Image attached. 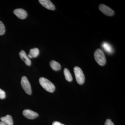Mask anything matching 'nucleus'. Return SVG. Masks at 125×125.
I'll use <instances>...</instances> for the list:
<instances>
[{
	"mask_svg": "<svg viewBox=\"0 0 125 125\" xmlns=\"http://www.w3.org/2000/svg\"><path fill=\"white\" fill-rule=\"evenodd\" d=\"M39 82L40 85L47 92L53 93L55 91V85L46 78L41 77L39 79Z\"/></svg>",
	"mask_w": 125,
	"mask_h": 125,
	"instance_id": "obj_1",
	"label": "nucleus"
},
{
	"mask_svg": "<svg viewBox=\"0 0 125 125\" xmlns=\"http://www.w3.org/2000/svg\"><path fill=\"white\" fill-rule=\"evenodd\" d=\"M94 56L95 60L98 64L103 66L106 64V59L104 52L102 49H97L94 52Z\"/></svg>",
	"mask_w": 125,
	"mask_h": 125,
	"instance_id": "obj_2",
	"label": "nucleus"
},
{
	"mask_svg": "<svg viewBox=\"0 0 125 125\" xmlns=\"http://www.w3.org/2000/svg\"><path fill=\"white\" fill-rule=\"evenodd\" d=\"M74 73L76 81L79 84L82 85L85 81V76L83 71L78 66H75L74 69Z\"/></svg>",
	"mask_w": 125,
	"mask_h": 125,
	"instance_id": "obj_3",
	"label": "nucleus"
},
{
	"mask_svg": "<svg viewBox=\"0 0 125 125\" xmlns=\"http://www.w3.org/2000/svg\"><path fill=\"white\" fill-rule=\"evenodd\" d=\"M21 83L25 93L29 95H31L32 91L31 84L26 76H23L22 77Z\"/></svg>",
	"mask_w": 125,
	"mask_h": 125,
	"instance_id": "obj_4",
	"label": "nucleus"
},
{
	"mask_svg": "<svg viewBox=\"0 0 125 125\" xmlns=\"http://www.w3.org/2000/svg\"><path fill=\"white\" fill-rule=\"evenodd\" d=\"M99 8L100 11L105 15L112 16L114 14V12L113 10L106 5L101 4L99 5Z\"/></svg>",
	"mask_w": 125,
	"mask_h": 125,
	"instance_id": "obj_5",
	"label": "nucleus"
},
{
	"mask_svg": "<svg viewBox=\"0 0 125 125\" xmlns=\"http://www.w3.org/2000/svg\"><path fill=\"white\" fill-rule=\"evenodd\" d=\"M23 114L25 117L29 119H35L39 116L37 113L30 109H25L24 110Z\"/></svg>",
	"mask_w": 125,
	"mask_h": 125,
	"instance_id": "obj_6",
	"label": "nucleus"
},
{
	"mask_svg": "<svg viewBox=\"0 0 125 125\" xmlns=\"http://www.w3.org/2000/svg\"><path fill=\"white\" fill-rule=\"evenodd\" d=\"M39 1L42 6L48 10H55V6L51 1L49 0H39Z\"/></svg>",
	"mask_w": 125,
	"mask_h": 125,
	"instance_id": "obj_7",
	"label": "nucleus"
},
{
	"mask_svg": "<svg viewBox=\"0 0 125 125\" xmlns=\"http://www.w3.org/2000/svg\"><path fill=\"white\" fill-rule=\"evenodd\" d=\"M14 13L16 16L21 19H24L27 18V13L24 9H18L14 10Z\"/></svg>",
	"mask_w": 125,
	"mask_h": 125,
	"instance_id": "obj_8",
	"label": "nucleus"
},
{
	"mask_svg": "<svg viewBox=\"0 0 125 125\" xmlns=\"http://www.w3.org/2000/svg\"><path fill=\"white\" fill-rule=\"evenodd\" d=\"M19 56L23 60L27 65L30 66L31 64V62L30 58L28 57L26 52L23 50H22L20 52Z\"/></svg>",
	"mask_w": 125,
	"mask_h": 125,
	"instance_id": "obj_9",
	"label": "nucleus"
},
{
	"mask_svg": "<svg viewBox=\"0 0 125 125\" xmlns=\"http://www.w3.org/2000/svg\"><path fill=\"white\" fill-rule=\"evenodd\" d=\"M2 122L5 123L7 125H13V121L11 115H7L5 117H2L0 118Z\"/></svg>",
	"mask_w": 125,
	"mask_h": 125,
	"instance_id": "obj_10",
	"label": "nucleus"
},
{
	"mask_svg": "<svg viewBox=\"0 0 125 125\" xmlns=\"http://www.w3.org/2000/svg\"><path fill=\"white\" fill-rule=\"evenodd\" d=\"M39 54V49L37 48H35L30 49L29 54L28 56L30 58H36L38 56Z\"/></svg>",
	"mask_w": 125,
	"mask_h": 125,
	"instance_id": "obj_11",
	"label": "nucleus"
},
{
	"mask_svg": "<svg viewBox=\"0 0 125 125\" xmlns=\"http://www.w3.org/2000/svg\"><path fill=\"white\" fill-rule=\"evenodd\" d=\"M50 65L52 69L55 71H57L61 70V65L59 62L55 61H51L50 62Z\"/></svg>",
	"mask_w": 125,
	"mask_h": 125,
	"instance_id": "obj_12",
	"label": "nucleus"
},
{
	"mask_svg": "<svg viewBox=\"0 0 125 125\" xmlns=\"http://www.w3.org/2000/svg\"><path fill=\"white\" fill-rule=\"evenodd\" d=\"M102 47L109 54H111L113 52V49L111 45L108 43L104 42L102 44Z\"/></svg>",
	"mask_w": 125,
	"mask_h": 125,
	"instance_id": "obj_13",
	"label": "nucleus"
},
{
	"mask_svg": "<svg viewBox=\"0 0 125 125\" xmlns=\"http://www.w3.org/2000/svg\"><path fill=\"white\" fill-rule=\"evenodd\" d=\"M64 72L66 79L69 82L71 81L73 79V78L69 70L67 68H65L64 70Z\"/></svg>",
	"mask_w": 125,
	"mask_h": 125,
	"instance_id": "obj_14",
	"label": "nucleus"
},
{
	"mask_svg": "<svg viewBox=\"0 0 125 125\" xmlns=\"http://www.w3.org/2000/svg\"><path fill=\"white\" fill-rule=\"evenodd\" d=\"M5 32V28L4 25L1 21H0V35H3Z\"/></svg>",
	"mask_w": 125,
	"mask_h": 125,
	"instance_id": "obj_15",
	"label": "nucleus"
},
{
	"mask_svg": "<svg viewBox=\"0 0 125 125\" xmlns=\"http://www.w3.org/2000/svg\"><path fill=\"white\" fill-rule=\"evenodd\" d=\"M5 97V92L4 90L0 89V98L1 99H4Z\"/></svg>",
	"mask_w": 125,
	"mask_h": 125,
	"instance_id": "obj_16",
	"label": "nucleus"
},
{
	"mask_svg": "<svg viewBox=\"0 0 125 125\" xmlns=\"http://www.w3.org/2000/svg\"><path fill=\"white\" fill-rule=\"evenodd\" d=\"M105 125H114V124L111 120L108 119L105 122Z\"/></svg>",
	"mask_w": 125,
	"mask_h": 125,
	"instance_id": "obj_17",
	"label": "nucleus"
},
{
	"mask_svg": "<svg viewBox=\"0 0 125 125\" xmlns=\"http://www.w3.org/2000/svg\"><path fill=\"white\" fill-rule=\"evenodd\" d=\"M52 125H65L58 121H55L52 123Z\"/></svg>",
	"mask_w": 125,
	"mask_h": 125,
	"instance_id": "obj_18",
	"label": "nucleus"
},
{
	"mask_svg": "<svg viewBox=\"0 0 125 125\" xmlns=\"http://www.w3.org/2000/svg\"><path fill=\"white\" fill-rule=\"evenodd\" d=\"M0 125H7L2 121L0 122Z\"/></svg>",
	"mask_w": 125,
	"mask_h": 125,
	"instance_id": "obj_19",
	"label": "nucleus"
}]
</instances>
